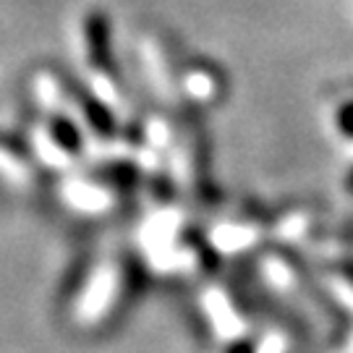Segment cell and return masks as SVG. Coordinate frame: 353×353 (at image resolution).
I'll return each instance as SVG.
<instances>
[{"label": "cell", "instance_id": "6da1fadb", "mask_svg": "<svg viewBox=\"0 0 353 353\" xmlns=\"http://www.w3.org/2000/svg\"><path fill=\"white\" fill-rule=\"evenodd\" d=\"M228 353H252V351H249V345H243V343H241V345H233Z\"/></svg>", "mask_w": 353, "mask_h": 353}]
</instances>
